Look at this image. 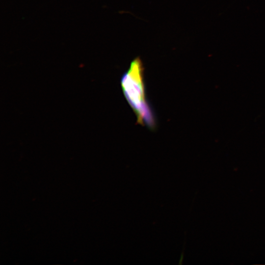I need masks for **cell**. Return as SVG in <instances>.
Here are the masks:
<instances>
[{
  "instance_id": "obj_1",
  "label": "cell",
  "mask_w": 265,
  "mask_h": 265,
  "mask_svg": "<svg viewBox=\"0 0 265 265\" xmlns=\"http://www.w3.org/2000/svg\"><path fill=\"white\" fill-rule=\"evenodd\" d=\"M121 86L129 104L135 112L138 123L150 128L155 126L153 112L147 103L143 81V67L139 58H135L123 75Z\"/></svg>"
}]
</instances>
